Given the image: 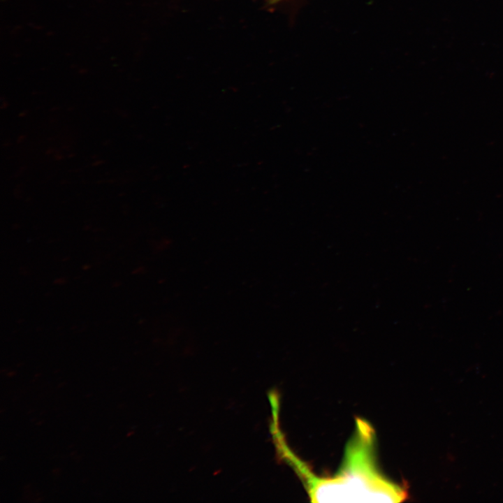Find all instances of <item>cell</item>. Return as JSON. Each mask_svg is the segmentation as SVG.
I'll return each instance as SVG.
<instances>
[{"label":"cell","instance_id":"2","mask_svg":"<svg viewBox=\"0 0 503 503\" xmlns=\"http://www.w3.org/2000/svg\"><path fill=\"white\" fill-rule=\"evenodd\" d=\"M282 1V0H272V2H277V1Z\"/></svg>","mask_w":503,"mask_h":503},{"label":"cell","instance_id":"1","mask_svg":"<svg viewBox=\"0 0 503 503\" xmlns=\"http://www.w3.org/2000/svg\"><path fill=\"white\" fill-rule=\"evenodd\" d=\"M298 476L315 502H400L409 497L407 486L391 481L381 472L374 430L360 418L356 420L342 463L333 476H318L308 465Z\"/></svg>","mask_w":503,"mask_h":503}]
</instances>
